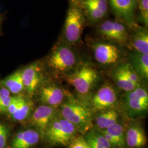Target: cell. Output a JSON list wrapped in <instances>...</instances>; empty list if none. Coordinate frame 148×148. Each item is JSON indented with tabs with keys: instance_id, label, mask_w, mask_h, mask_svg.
Segmentation results:
<instances>
[{
	"instance_id": "d6986e66",
	"label": "cell",
	"mask_w": 148,
	"mask_h": 148,
	"mask_svg": "<svg viewBox=\"0 0 148 148\" xmlns=\"http://www.w3.org/2000/svg\"><path fill=\"white\" fill-rule=\"evenodd\" d=\"M118 114L114 110H108L102 112L95 118L97 127L101 130H105L117 123Z\"/></svg>"
},
{
	"instance_id": "4fadbf2b",
	"label": "cell",
	"mask_w": 148,
	"mask_h": 148,
	"mask_svg": "<svg viewBox=\"0 0 148 148\" xmlns=\"http://www.w3.org/2000/svg\"><path fill=\"white\" fill-rule=\"evenodd\" d=\"M63 90L55 85H49L42 88L40 99L47 106L56 107L60 105L63 101Z\"/></svg>"
},
{
	"instance_id": "5bb4252c",
	"label": "cell",
	"mask_w": 148,
	"mask_h": 148,
	"mask_svg": "<svg viewBox=\"0 0 148 148\" xmlns=\"http://www.w3.org/2000/svg\"><path fill=\"white\" fill-rule=\"evenodd\" d=\"M39 139L38 133L32 130L19 132L14 138L12 148H30L38 143Z\"/></svg>"
},
{
	"instance_id": "52a82bcc",
	"label": "cell",
	"mask_w": 148,
	"mask_h": 148,
	"mask_svg": "<svg viewBox=\"0 0 148 148\" xmlns=\"http://www.w3.org/2000/svg\"><path fill=\"white\" fill-rule=\"evenodd\" d=\"M99 30L101 35L108 40L122 43L127 41V30L120 23L111 21H105L101 24Z\"/></svg>"
},
{
	"instance_id": "f546056e",
	"label": "cell",
	"mask_w": 148,
	"mask_h": 148,
	"mask_svg": "<svg viewBox=\"0 0 148 148\" xmlns=\"http://www.w3.org/2000/svg\"><path fill=\"white\" fill-rule=\"evenodd\" d=\"M99 131L101 133V134L103 136H104V137L108 140V142L111 144L112 146H115V147H120V148H123L124 147V145L118 139H117L116 138L114 137L113 136L109 134L105 130L99 129Z\"/></svg>"
},
{
	"instance_id": "ffe728a7",
	"label": "cell",
	"mask_w": 148,
	"mask_h": 148,
	"mask_svg": "<svg viewBox=\"0 0 148 148\" xmlns=\"http://www.w3.org/2000/svg\"><path fill=\"white\" fill-rule=\"evenodd\" d=\"M114 77L118 87L127 92L132 91L139 85L132 82L123 73L121 66L119 67L114 73Z\"/></svg>"
},
{
	"instance_id": "2e32d148",
	"label": "cell",
	"mask_w": 148,
	"mask_h": 148,
	"mask_svg": "<svg viewBox=\"0 0 148 148\" xmlns=\"http://www.w3.org/2000/svg\"><path fill=\"white\" fill-rule=\"evenodd\" d=\"M2 87L8 90L13 94L19 93L24 89L22 79L21 70H18L1 81Z\"/></svg>"
},
{
	"instance_id": "1f68e13d",
	"label": "cell",
	"mask_w": 148,
	"mask_h": 148,
	"mask_svg": "<svg viewBox=\"0 0 148 148\" xmlns=\"http://www.w3.org/2000/svg\"><path fill=\"white\" fill-rule=\"evenodd\" d=\"M95 4L104 14H106L108 10V2L106 0H89Z\"/></svg>"
},
{
	"instance_id": "4dcf8cb0",
	"label": "cell",
	"mask_w": 148,
	"mask_h": 148,
	"mask_svg": "<svg viewBox=\"0 0 148 148\" xmlns=\"http://www.w3.org/2000/svg\"><path fill=\"white\" fill-rule=\"evenodd\" d=\"M8 131L5 125L0 123V148H5L7 138Z\"/></svg>"
},
{
	"instance_id": "44dd1931",
	"label": "cell",
	"mask_w": 148,
	"mask_h": 148,
	"mask_svg": "<svg viewBox=\"0 0 148 148\" xmlns=\"http://www.w3.org/2000/svg\"><path fill=\"white\" fill-rule=\"evenodd\" d=\"M82 5L90 18L93 21H98L106 15L95 4L89 0H84Z\"/></svg>"
},
{
	"instance_id": "9c48e42d",
	"label": "cell",
	"mask_w": 148,
	"mask_h": 148,
	"mask_svg": "<svg viewBox=\"0 0 148 148\" xmlns=\"http://www.w3.org/2000/svg\"><path fill=\"white\" fill-rule=\"evenodd\" d=\"M96 60L103 65L116 63L120 57V51L114 45L109 43H97L94 49Z\"/></svg>"
},
{
	"instance_id": "83f0119b",
	"label": "cell",
	"mask_w": 148,
	"mask_h": 148,
	"mask_svg": "<svg viewBox=\"0 0 148 148\" xmlns=\"http://www.w3.org/2000/svg\"><path fill=\"white\" fill-rule=\"evenodd\" d=\"M69 148H90L82 137L74 138L69 144Z\"/></svg>"
},
{
	"instance_id": "7402d4cb",
	"label": "cell",
	"mask_w": 148,
	"mask_h": 148,
	"mask_svg": "<svg viewBox=\"0 0 148 148\" xmlns=\"http://www.w3.org/2000/svg\"><path fill=\"white\" fill-rule=\"evenodd\" d=\"M30 110L31 106L30 103L22 97L18 108L12 116L16 121H23L29 115Z\"/></svg>"
},
{
	"instance_id": "5b68a950",
	"label": "cell",
	"mask_w": 148,
	"mask_h": 148,
	"mask_svg": "<svg viewBox=\"0 0 148 148\" xmlns=\"http://www.w3.org/2000/svg\"><path fill=\"white\" fill-rule=\"evenodd\" d=\"M75 54L70 48L61 45L51 54L48 65L52 69L59 72H64L72 69L76 63Z\"/></svg>"
},
{
	"instance_id": "9a60e30c",
	"label": "cell",
	"mask_w": 148,
	"mask_h": 148,
	"mask_svg": "<svg viewBox=\"0 0 148 148\" xmlns=\"http://www.w3.org/2000/svg\"><path fill=\"white\" fill-rule=\"evenodd\" d=\"M146 134L142 127L139 125H133L126 132V143L132 148H142L147 143Z\"/></svg>"
},
{
	"instance_id": "f1b7e54d",
	"label": "cell",
	"mask_w": 148,
	"mask_h": 148,
	"mask_svg": "<svg viewBox=\"0 0 148 148\" xmlns=\"http://www.w3.org/2000/svg\"><path fill=\"white\" fill-rule=\"evenodd\" d=\"M21 98L22 97L21 96L12 97V100L7 110V112L11 115H12L18 108L21 101Z\"/></svg>"
},
{
	"instance_id": "8fae6325",
	"label": "cell",
	"mask_w": 148,
	"mask_h": 148,
	"mask_svg": "<svg viewBox=\"0 0 148 148\" xmlns=\"http://www.w3.org/2000/svg\"><path fill=\"white\" fill-rule=\"evenodd\" d=\"M127 106L132 110L142 112L147 110L148 94L147 91L139 87L128 92L126 98Z\"/></svg>"
},
{
	"instance_id": "ba28073f",
	"label": "cell",
	"mask_w": 148,
	"mask_h": 148,
	"mask_svg": "<svg viewBox=\"0 0 148 148\" xmlns=\"http://www.w3.org/2000/svg\"><path fill=\"white\" fill-rule=\"evenodd\" d=\"M117 16L128 25H135L134 11L138 0H109Z\"/></svg>"
},
{
	"instance_id": "d6a6232c",
	"label": "cell",
	"mask_w": 148,
	"mask_h": 148,
	"mask_svg": "<svg viewBox=\"0 0 148 148\" xmlns=\"http://www.w3.org/2000/svg\"><path fill=\"white\" fill-rule=\"evenodd\" d=\"M84 139L90 148H104L97 143L88 132L86 134Z\"/></svg>"
},
{
	"instance_id": "d4e9b609",
	"label": "cell",
	"mask_w": 148,
	"mask_h": 148,
	"mask_svg": "<svg viewBox=\"0 0 148 148\" xmlns=\"http://www.w3.org/2000/svg\"><path fill=\"white\" fill-rule=\"evenodd\" d=\"M121 66L123 73L127 76V77L134 84L139 85V76L133 68L132 65L128 63Z\"/></svg>"
},
{
	"instance_id": "3957f363",
	"label": "cell",
	"mask_w": 148,
	"mask_h": 148,
	"mask_svg": "<svg viewBox=\"0 0 148 148\" xmlns=\"http://www.w3.org/2000/svg\"><path fill=\"white\" fill-rule=\"evenodd\" d=\"M97 72L89 65L85 64L77 69L69 77V82L81 95L90 92L98 79Z\"/></svg>"
},
{
	"instance_id": "7a4b0ae2",
	"label": "cell",
	"mask_w": 148,
	"mask_h": 148,
	"mask_svg": "<svg viewBox=\"0 0 148 148\" xmlns=\"http://www.w3.org/2000/svg\"><path fill=\"white\" fill-rule=\"evenodd\" d=\"M76 130L71 122L63 118L51 122L45 133L51 143L67 145L74 138Z\"/></svg>"
},
{
	"instance_id": "30bf717a",
	"label": "cell",
	"mask_w": 148,
	"mask_h": 148,
	"mask_svg": "<svg viewBox=\"0 0 148 148\" xmlns=\"http://www.w3.org/2000/svg\"><path fill=\"white\" fill-rule=\"evenodd\" d=\"M24 88L29 94L32 95L41 82V68L37 63H33L21 70Z\"/></svg>"
},
{
	"instance_id": "ac0fdd59",
	"label": "cell",
	"mask_w": 148,
	"mask_h": 148,
	"mask_svg": "<svg viewBox=\"0 0 148 148\" xmlns=\"http://www.w3.org/2000/svg\"><path fill=\"white\" fill-rule=\"evenodd\" d=\"M133 68L139 76H142L145 79L148 78V54L136 53L133 54Z\"/></svg>"
},
{
	"instance_id": "603a6c76",
	"label": "cell",
	"mask_w": 148,
	"mask_h": 148,
	"mask_svg": "<svg viewBox=\"0 0 148 148\" xmlns=\"http://www.w3.org/2000/svg\"><path fill=\"white\" fill-rule=\"evenodd\" d=\"M105 130L109 134L118 139L124 146L125 145L126 136L124 134V131L121 125L116 123L106 128Z\"/></svg>"
},
{
	"instance_id": "e0dca14e",
	"label": "cell",
	"mask_w": 148,
	"mask_h": 148,
	"mask_svg": "<svg viewBox=\"0 0 148 148\" xmlns=\"http://www.w3.org/2000/svg\"><path fill=\"white\" fill-rule=\"evenodd\" d=\"M133 47L138 53L148 54V32L146 28L139 29L133 36Z\"/></svg>"
},
{
	"instance_id": "7c38bea8",
	"label": "cell",
	"mask_w": 148,
	"mask_h": 148,
	"mask_svg": "<svg viewBox=\"0 0 148 148\" xmlns=\"http://www.w3.org/2000/svg\"><path fill=\"white\" fill-rule=\"evenodd\" d=\"M54 107L48 106H38L33 112L32 124L42 132H45L54 115Z\"/></svg>"
},
{
	"instance_id": "e575fe53",
	"label": "cell",
	"mask_w": 148,
	"mask_h": 148,
	"mask_svg": "<svg viewBox=\"0 0 148 148\" xmlns=\"http://www.w3.org/2000/svg\"><path fill=\"white\" fill-rule=\"evenodd\" d=\"M138 1H139V0H138Z\"/></svg>"
},
{
	"instance_id": "cb8c5ba5",
	"label": "cell",
	"mask_w": 148,
	"mask_h": 148,
	"mask_svg": "<svg viewBox=\"0 0 148 148\" xmlns=\"http://www.w3.org/2000/svg\"><path fill=\"white\" fill-rule=\"evenodd\" d=\"M11 100V92L4 87L0 88V113L7 112Z\"/></svg>"
},
{
	"instance_id": "4316f807",
	"label": "cell",
	"mask_w": 148,
	"mask_h": 148,
	"mask_svg": "<svg viewBox=\"0 0 148 148\" xmlns=\"http://www.w3.org/2000/svg\"><path fill=\"white\" fill-rule=\"evenodd\" d=\"M138 2L141 19L145 27H148V0H139Z\"/></svg>"
},
{
	"instance_id": "836d02e7",
	"label": "cell",
	"mask_w": 148,
	"mask_h": 148,
	"mask_svg": "<svg viewBox=\"0 0 148 148\" xmlns=\"http://www.w3.org/2000/svg\"><path fill=\"white\" fill-rule=\"evenodd\" d=\"M0 22H1V18H0Z\"/></svg>"
},
{
	"instance_id": "8992f818",
	"label": "cell",
	"mask_w": 148,
	"mask_h": 148,
	"mask_svg": "<svg viewBox=\"0 0 148 148\" xmlns=\"http://www.w3.org/2000/svg\"><path fill=\"white\" fill-rule=\"evenodd\" d=\"M117 100L116 92L110 85L106 84L98 90L92 98V106L97 111L105 110L113 106Z\"/></svg>"
},
{
	"instance_id": "277c9868",
	"label": "cell",
	"mask_w": 148,
	"mask_h": 148,
	"mask_svg": "<svg viewBox=\"0 0 148 148\" xmlns=\"http://www.w3.org/2000/svg\"><path fill=\"white\" fill-rule=\"evenodd\" d=\"M84 23V16L79 8L76 6L70 7L64 25L65 37L69 42L75 43L79 40Z\"/></svg>"
},
{
	"instance_id": "6da1fadb",
	"label": "cell",
	"mask_w": 148,
	"mask_h": 148,
	"mask_svg": "<svg viewBox=\"0 0 148 148\" xmlns=\"http://www.w3.org/2000/svg\"><path fill=\"white\" fill-rule=\"evenodd\" d=\"M60 111L64 119L71 122L80 132L86 133L92 127L90 111L79 101L73 98L65 101Z\"/></svg>"
},
{
	"instance_id": "484cf974",
	"label": "cell",
	"mask_w": 148,
	"mask_h": 148,
	"mask_svg": "<svg viewBox=\"0 0 148 148\" xmlns=\"http://www.w3.org/2000/svg\"><path fill=\"white\" fill-rule=\"evenodd\" d=\"M88 132L90 133V134L93 138L97 143H98V144L100 145L101 147L104 148H111L112 145L111 144L108 142V140L101 134L99 131H95V130H90V132L88 131Z\"/></svg>"
}]
</instances>
